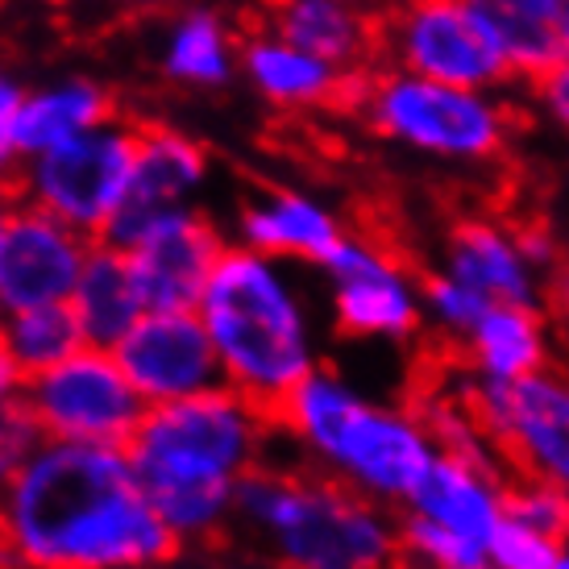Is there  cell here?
Segmentation results:
<instances>
[{
    "instance_id": "obj_16",
    "label": "cell",
    "mask_w": 569,
    "mask_h": 569,
    "mask_svg": "<svg viewBox=\"0 0 569 569\" xmlns=\"http://www.w3.org/2000/svg\"><path fill=\"white\" fill-rule=\"evenodd\" d=\"M241 67L253 92L274 109L312 112V109H353L362 104L366 83L375 71H346L320 59L312 50L287 42L267 26L241 38Z\"/></svg>"
},
{
    "instance_id": "obj_34",
    "label": "cell",
    "mask_w": 569,
    "mask_h": 569,
    "mask_svg": "<svg viewBox=\"0 0 569 569\" xmlns=\"http://www.w3.org/2000/svg\"><path fill=\"white\" fill-rule=\"evenodd\" d=\"M545 312L553 317L561 332H569V258H561L549 274H545Z\"/></svg>"
},
{
    "instance_id": "obj_23",
    "label": "cell",
    "mask_w": 569,
    "mask_h": 569,
    "mask_svg": "<svg viewBox=\"0 0 569 569\" xmlns=\"http://www.w3.org/2000/svg\"><path fill=\"white\" fill-rule=\"evenodd\" d=\"M490 38L511 63V76L537 83L549 76L566 50V0H470Z\"/></svg>"
},
{
    "instance_id": "obj_22",
    "label": "cell",
    "mask_w": 569,
    "mask_h": 569,
    "mask_svg": "<svg viewBox=\"0 0 569 569\" xmlns=\"http://www.w3.org/2000/svg\"><path fill=\"white\" fill-rule=\"evenodd\" d=\"M71 312L80 320L88 346L112 349L138 320L150 312L142 296V283L133 274V262L121 246L96 241L76 291H71Z\"/></svg>"
},
{
    "instance_id": "obj_27",
    "label": "cell",
    "mask_w": 569,
    "mask_h": 569,
    "mask_svg": "<svg viewBox=\"0 0 569 569\" xmlns=\"http://www.w3.org/2000/svg\"><path fill=\"white\" fill-rule=\"evenodd\" d=\"M399 566L403 569H490V545L470 540L425 520L416 511L399 516Z\"/></svg>"
},
{
    "instance_id": "obj_5",
    "label": "cell",
    "mask_w": 569,
    "mask_h": 569,
    "mask_svg": "<svg viewBox=\"0 0 569 569\" xmlns=\"http://www.w3.org/2000/svg\"><path fill=\"white\" fill-rule=\"evenodd\" d=\"M238 523L283 569H391L399 520L329 475L258 466L238 487Z\"/></svg>"
},
{
    "instance_id": "obj_29",
    "label": "cell",
    "mask_w": 569,
    "mask_h": 569,
    "mask_svg": "<svg viewBox=\"0 0 569 569\" xmlns=\"http://www.w3.org/2000/svg\"><path fill=\"white\" fill-rule=\"evenodd\" d=\"M507 516L528 523V528H537V532H545V537L557 540V545L569 540V495L557 490L553 482L516 475L511 487H507Z\"/></svg>"
},
{
    "instance_id": "obj_42",
    "label": "cell",
    "mask_w": 569,
    "mask_h": 569,
    "mask_svg": "<svg viewBox=\"0 0 569 569\" xmlns=\"http://www.w3.org/2000/svg\"><path fill=\"white\" fill-rule=\"evenodd\" d=\"M0 317H4V308H0Z\"/></svg>"
},
{
    "instance_id": "obj_12",
    "label": "cell",
    "mask_w": 569,
    "mask_h": 569,
    "mask_svg": "<svg viewBox=\"0 0 569 569\" xmlns=\"http://www.w3.org/2000/svg\"><path fill=\"white\" fill-rule=\"evenodd\" d=\"M112 353L150 408L200 396L224 382L217 346L196 308H150L112 346Z\"/></svg>"
},
{
    "instance_id": "obj_26",
    "label": "cell",
    "mask_w": 569,
    "mask_h": 569,
    "mask_svg": "<svg viewBox=\"0 0 569 569\" xmlns=\"http://www.w3.org/2000/svg\"><path fill=\"white\" fill-rule=\"evenodd\" d=\"M0 341L9 346L17 362L30 370V379L50 370V366L67 362L71 353H80L88 346L71 303H38V308L4 312L0 317Z\"/></svg>"
},
{
    "instance_id": "obj_21",
    "label": "cell",
    "mask_w": 569,
    "mask_h": 569,
    "mask_svg": "<svg viewBox=\"0 0 569 569\" xmlns=\"http://www.w3.org/2000/svg\"><path fill=\"white\" fill-rule=\"evenodd\" d=\"M346 224L329 204L296 188H267L238 212V238L258 253L283 258L291 267H325L346 241Z\"/></svg>"
},
{
    "instance_id": "obj_11",
    "label": "cell",
    "mask_w": 569,
    "mask_h": 569,
    "mask_svg": "<svg viewBox=\"0 0 569 569\" xmlns=\"http://www.w3.org/2000/svg\"><path fill=\"white\" fill-rule=\"evenodd\" d=\"M466 396L516 475L553 482L569 495V370H537L520 382H470Z\"/></svg>"
},
{
    "instance_id": "obj_4",
    "label": "cell",
    "mask_w": 569,
    "mask_h": 569,
    "mask_svg": "<svg viewBox=\"0 0 569 569\" xmlns=\"http://www.w3.org/2000/svg\"><path fill=\"white\" fill-rule=\"evenodd\" d=\"M221 358L224 387L274 411L325 362V332L291 262L224 246L196 303Z\"/></svg>"
},
{
    "instance_id": "obj_30",
    "label": "cell",
    "mask_w": 569,
    "mask_h": 569,
    "mask_svg": "<svg viewBox=\"0 0 569 569\" xmlns=\"http://www.w3.org/2000/svg\"><path fill=\"white\" fill-rule=\"evenodd\" d=\"M557 549H561L557 540L507 516L499 532L490 537V569H549Z\"/></svg>"
},
{
    "instance_id": "obj_36",
    "label": "cell",
    "mask_w": 569,
    "mask_h": 569,
    "mask_svg": "<svg viewBox=\"0 0 569 569\" xmlns=\"http://www.w3.org/2000/svg\"><path fill=\"white\" fill-rule=\"evenodd\" d=\"M21 104H26V88H21L13 76H4V71H0V126L13 129Z\"/></svg>"
},
{
    "instance_id": "obj_33",
    "label": "cell",
    "mask_w": 569,
    "mask_h": 569,
    "mask_svg": "<svg viewBox=\"0 0 569 569\" xmlns=\"http://www.w3.org/2000/svg\"><path fill=\"white\" fill-rule=\"evenodd\" d=\"M537 96H540V104L553 112L557 121L569 129V59H561V63L549 71V76H540L537 83Z\"/></svg>"
},
{
    "instance_id": "obj_40",
    "label": "cell",
    "mask_w": 569,
    "mask_h": 569,
    "mask_svg": "<svg viewBox=\"0 0 569 569\" xmlns=\"http://www.w3.org/2000/svg\"><path fill=\"white\" fill-rule=\"evenodd\" d=\"M566 50H569V0H566Z\"/></svg>"
},
{
    "instance_id": "obj_15",
    "label": "cell",
    "mask_w": 569,
    "mask_h": 569,
    "mask_svg": "<svg viewBox=\"0 0 569 569\" xmlns=\"http://www.w3.org/2000/svg\"><path fill=\"white\" fill-rule=\"evenodd\" d=\"M229 241L200 208H174L126 246L146 308H196Z\"/></svg>"
},
{
    "instance_id": "obj_10",
    "label": "cell",
    "mask_w": 569,
    "mask_h": 569,
    "mask_svg": "<svg viewBox=\"0 0 569 569\" xmlns=\"http://www.w3.org/2000/svg\"><path fill=\"white\" fill-rule=\"evenodd\" d=\"M382 54L399 71L425 80L490 88L511 63L470 9V0H399L382 13Z\"/></svg>"
},
{
    "instance_id": "obj_41",
    "label": "cell",
    "mask_w": 569,
    "mask_h": 569,
    "mask_svg": "<svg viewBox=\"0 0 569 569\" xmlns=\"http://www.w3.org/2000/svg\"><path fill=\"white\" fill-rule=\"evenodd\" d=\"M42 4H71V0H42Z\"/></svg>"
},
{
    "instance_id": "obj_7",
    "label": "cell",
    "mask_w": 569,
    "mask_h": 569,
    "mask_svg": "<svg viewBox=\"0 0 569 569\" xmlns=\"http://www.w3.org/2000/svg\"><path fill=\"white\" fill-rule=\"evenodd\" d=\"M133 159H138V121L117 112L104 126L21 162L17 200L47 208L59 221L100 241L126 204Z\"/></svg>"
},
{
    "instance_id": "obj_3",
    "label": "cell",
    "mask_w": 569,
    "mask_h": 569,
    "mask_svg": "<svg viewBox=\"0 0 569 569\" xmlns=\"http://www.w3.org/2000/svg\"><path fill=\"white\" fill-rule=\"evenodd\" d=\"M274 425L317 475L382 507H408L441 458L420 403L375 399L362 382L325 362L274 408Z\"/></svg>"
},
{
    "instance_id": "obj_2",
    "label": "cell",
    "mask_w": 569,
    "mask_h": 569,
    "mask_svg": "<svg viewBox=\"0 0 569 569\" xmlns=\"http://www.w3.org/2000/svg\"><path fill=\"white\" fill-rule=\"evenodd\" d=\"M274 432V411L221 382L146 408L126 449L171 537L191 545L238 520L241 478L267 466Z\"/></svg>"
},
{
    "instance_id": "obj_20",
    "label": "cell",
    "mask_w": 569,
    "mask_h": 569,
    "mask_svg": "<svg viewBox=\"0 0 569 569\" xmlns=\"http://www.w3.org/2000/svg\"><path fill=\"white\" fill-rule=\"evenodd\" d=\"M507 478L503 461L487 458H461V453H445L432 461L428 478L416 487L403 511H416L425 520L453 528L461 537L482 540L499 532V523L507 520Z\"/></svg>"
},
{
    "instance_id": "obj_18",
    "label": "cell",
    "mask_w": 569,
    "mask_h": 569,
    "mask_svg": "<svg viewBox=\"0 0 569 569\" xmlns=\"http://www.w3.org/2000/svg\"><path fill=\"white\" fill-rule=\"evenodd\" d=\"M453 279L478 291L487 303H540L545 274L523 253L520 229L495 217H466L445 238V262Z\"/></svg>"
},
{
    "instance_id": "obj_8",
    "label": "cell",
    "mask_w": 569,
    "mask_h": 569,
    "mask_svg": "<svg viewBox=\"0 0 569 569\" xmlns=\"http://www.w3.org/2000/svg\"><path fill=\"white\" fill-rule=\"evenodd\" d=\"M329 287V320L349 341L411 346L428 329L425 279H416L396 253L375 238L346 233L320 267Z\"/></svg>"
},
{
    "instance_id": "obj_19",
    "label": "cell",
    "mask_w": 569,
    "mask_h": 569,
    "mask_svg": "<svg viewBox=\"0 0 569 569\" xmlns=\"http://www.w3.org/2000/svg\"><path fill=\"white\" fill-rule=\"evenodd\" d=\"M453 349L470 382H520L553 366L557 325L545 303H490Z\"/></svg>"
},
{
    "instance_id": "obj_13",
    "label": "cell",
    "mask_w": 569,
    "mask_h": 569,
    "mask_svg": "<svg viewBox=\"0 0 569 569\" xmlns=\"http://www.w3.org/2000/svg\"><path fill=\"white\" fill-rule=\"evenodd\" d=\"M96 238L76 224L59 221L54 212L17 200L4 246H0V308H38V303H67L80 283L83 262Z\"/></svg>"
},
{
    "instance_id": "obj_38",
    "label": "cell",
    "mask_w": 569,
    "mask_h": 569,
    "mask_svg": "<svg viewBox=\"0 0 569 569\" xmlns=\"http://www.w3.org/2000/svg\"><path fill=\"white\" fill-rule=\"evenodd\" d=\"M549 569H569V540H566V545H561V549H557L553 566H549Z\"/></svg>"
},
{
    "instance_id": "obj_32",
    "label": "cell",
    "mask_w": 569,
    "mask_h": 569,
    "mask_svg": "<svg viewBox=\"0 0 569 569\" xmlns=\"http://www.w3.org/2000/svg\"><path fill=\"white\" fill-rule=\"evenodd\" d=\"M26 391H30V370L0 341V411L26 408Z\"/></svg>"
},
{
    "instance_id": "obj_17",
    "label": "cell",
    "mask_w": 569,
    "mask_h": 569,
    "mask_svg": "<svg viewBox=\"0 0 569 569\" xmlns=\"http://www.w3.org/2000/svg\"><path fill=\"white\" fill-rule=\"evenodd\" d=\"M382 13L366 0H262V26L346 71H379Z\"/></svg>"
},
{
    "instance_id": "obj_24",
    "label": "cell",
    "mask_w": 569,
    "mask_h": 569,
    "mask_svg": "<svg viewBox=\"0 0 569 569\" xmlns=\"http://www.w3.org/2000/svg\"><path fill=\"white\" fill-rule=\"evenodd\" d=\"M117 112L121 109H117L109 88H100L96 80H83V76L26 92V104H21L13 126L17 150H21V159H33L42 150H54V146L88 133V129L104 126Z\"/></svg>"
},
{
    "instance_id": "obj_31",
    "label": "cell",
    "mask_w": 569,
    "mask_h": 569,
    "mask_svg": "<svg viewBox=\"0 0 569 569\" xmlns=\"http://www.w3.org/2000/svg\"><path fill=\"white\" fill-rule=\"evenodd\" d=\"M42 441V428L33 425V416L26 408L0 411V478L17 470L21 461L30 458Z\"/></svg>"
},
{
    "instance_id": "obj_39",
    "label": "cell",
    "mask_w": 569,
    "mask_h": 569,
    "mask_svg": "<svg viewBox=\"0 0 569 569\" xmlns=\"http://www.w3.org/2000/svg\"><path fill=\"white\" fill-rule=\"evenodd\" d=\"M126 4H133V9H154V4H162V0H126Z\"/></svg>"
},
{
    "instance_id": "obj_28",
    "label": "cell",
    "mask_w": 569,
    "mask_h": 569,
    "mask_svg": "<svg viewBox=\"0 0 569 569\" xmlns=\"http://www.w3.org/2000/svg\"><path fill=\"white\" fill-rule=\"evenodd\" d=\"M490 303L470 291V287L453 279L449 270H432L425 274V312H428V329L441 332L449 346H458L466 332L475 329V320L487 312Z\"/></svg>"
},
{
    "instance_id": "obj_14",
    "label": "cell",
    "mask_w": 569,
    "mask_h": 569,
    "mask_svg": "<svg viewBox=\"0 0 569 569\" xmlns=\"http://www.w3.org/2000/svg\"><path fill=\"white\" fill-rule=\"evenodd\" d=\"M208 179V150L191 133L159 121H138V159H133V183L121 212L104 229L109 246H133L150 221L174 208H196V196Z\"/></svg>"
},
{
    "instance_id": "obj_25",
    "label": "cell",
    "mask_w": 569,
    "mask_h": 569,
    "mask_svg": "<svg viewBox=\"0 0 569 569\" xmlns=\"http://www.w3.org/2000/svg\"><path fill=\"white\" fill-rule=\"evenodd\" d=\"M241 67V42L217 13L191 9L162 38V76L179 88H224Z\"/></svg>"
},
{
    "instance_id": "obj_35",
    "label": "cell",
    "mask_w": 569,
    "mask_h": 569,
    "mask_svg": "<svg viewBox=\"0 0 569 569\" xmlns=\"http://www.w3.org/2000/svg\"><path fill=\"white\" fill-rule=\"evenodd\" d=\"M21 150H17V138L9 126H0V191H17V179H21Z\"/></svg>"
},
{
    "instance_id": "obj_1",
    "label": "cell",
    "mask_w": 569,
    "mask_h": 569,
    "mask_svg": "<svg viewBox=\"0 0 569 569\" xmlns=\"http://www.w3.org/2000/svg\"><path fill=\"white\" fill-rule=\"evenodd\" d=\"M0 549L17 569H154L179 540L129 449L42 437L0 478Z\"/></svg>"
},
{
    "instance_id": "obj_37",
    "label": "cell",
    "mask_w": 569,
    "mask_h": 569,
    "mask_svg": "<svg viewBox=\"0 0 569 569\" xmlns=\"http://www.w3.org/2000/svg\"><path fill=\"white\" fill-rule=\"evenodd\" d=\"M13 212H17V191H0V246H4V233H9Z\"/></svg>"
},
{
    "instance_id": "obj_6",
    "label": "cell",
    "mask_w": 569,
    "mask_h": 569,
    "mask_svg": "<svg viewBox=\"0 0 569 569\" xmlns=\"http://www.w3.org/2000/svg\"><path fill=\"white\" fill-rule=\"evenodd\" d=\"M358 112L382 138L437 159L490 162L503 154L511 138L507 112L495 109L482 88H458L387 67L370 76Z\"/></svg>"
},
{
    "instance_id": "obj_9",
    "label": "cell",
    "mask_w": 569,
    "mask_h": 569,
    "mask_svg": "<svg viewBox=\"0 0 569 569\" xmlns=\"http://www.w3.org/2000/svg\"><path fill=\"white\" fill-rule=\"evenodd\" d=\"M146 408L150 403L138 396L117 353L104 346H83L67 362L33 375L26 391V411L50 441L126 449L129 437L142 425Z\"/></svg>"
}]
</instances>
